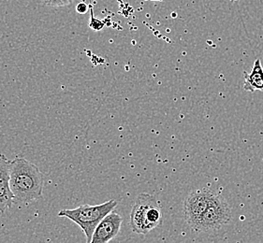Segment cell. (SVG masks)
Masks as SVG:
<instances>
[{
	"instance_id": "6da1fadb",
	"label": "cell",
	"mask_w": 263,
	"mask_h": 243,
	"mask_svg": "<svg viewBox=\"0 0 263 243\" xmlns=\"http://www.w3.org/2000/svg\"><path fill=\"white\" fill-rule=\"evenodd\" d=\"M11 189L15 202L27 204L42 198L44 176L35 164L22 156L11 160Z\"/></svg>"
},
{
	"instance_id": "7a4b0ae2",
	"label": "cell",
	"mask_w": 263,
	"mask_h": 243,
	"mask_svg": "<svg viewBox=\"0 0 263 243\" xmlns=\"http://www.w3.org/2000/svg\"><path fill=\"white\" fill-rule=\"evenodd\" d=\"M161 206L155 196L142 193L139 195L130 212V228L133 232L147 235L162 224Z\"/></svg>"
},
{
	"instance_id": "3957f363",
	"label": "cell",
	"mask_w": 263,
	"mask_h": 243,
	"mask_svg": "<svg viewBox=\"0 0 263 243\" xmlns=\"http://www.w3.org/2000/svg\"><path fill=\"white\" fill-rule=\"evenodd\" d=\"M117 204V201L111 199L99 205H82L73 210H62L58 212V216L68 218L77 224L85 234L86 242L91 243L98 225L116 209Z\"/></svg>"
},
{
	"instance_id": "277c9868",
	"label": "cell",
	"mask_w": 263,
	"mask_h": 243,
	"mask_svg": "<svg viewBox=\"0 0 263 243\" xmlns=\"http://www.w3.org/2000/svg\"><path fill=\"white\" fill-rule=\"evenodd\" d=\"M232 220L231 207L221 196L216 195L204 213L195 231L209 232L216 231L228 225Z\"/></svg>"
},
{
	"instance_id": "5b68a950",
	"label": "cell",
	"mask_w": 263,
	"mask_h": 243,
	"mask_svg": "<svg viewBox=\"0 0 263 243\" xmlns=\"http://www.w3.org/2000/svg\"><path fill=\"white\" fill-rule=\"evenodd\" d=\"M216 194L209 189H200L191 192L184 201V220L193 230L199 225L200 218L209 207Z\"/></svg>"
},
{
	"instance_id": "8992f818",
	"label": "cell",
	"mask_w": 263,
	"mask_h": 243,
	"mask_svg": "<svg viewBox=\"0 0 263 243\" xmlns=\"http://www.w3.org/2000/svg\"><path fill=\"white\" fill-rule=\"evenodd\" d=\"M11 160L0 153V213L10 210L15 202L14 195L11 189Z\"/></svg>"
},
{
	"instance_id": "52a82bcc",
	"label": "cell",
	"mask_w": 263,
	"mask_h": 243,
	"mask_svg": "<svg viewBox=\"0 0 263 243\" xmlns=\"http://www.w3.org/2000/svg\"><path fill=\"white\" fill-rule=\"evenodd\" d=\"M123 218L116 212L107 214L96 228L91 243H107L116 238L120 231Z\"/></svg>"
},
{
	"instance_id": "ba28073f",
	"label": "cell",
	"mask_w": 263,
	"mask_h": 243,
	"mask_svg": "<svg viewBox=\"0 0 263 243\" xmlns=\"http://www.w3.org/2000/svg\"><path fill=\"white\" fill-rule=\"evenodd\" d=\"M243 90L248 91L250 93H254L256 91H263V68L260 59H257L250 73L243 71Z\"/></svg>"
},
{
	"instance_id": "9c48e42d",
	"label": "cell",
	"mask_w": 263,
	"mask_h": 243,
	"mask_svg": "<svg viewBox=\"0 0 263 243\" xmlns=\"http://www.w3.org/2000/svg\"><path fill=\"white\" fill-rule=\"evenodd\" d=\"M42 5L51 8H60L69 6L73 2V0H39Z\"/></svg>"
},
{
	"instance_id": "30bf717a",
	"label": "cell",
	"mask_w": 263,
	"mask_h": 243,
	"mask_svg": "<svg viewBox=\"0 0 263 243\" xmlns=\"http://www.w3.org/2000/svg\"><path fill=\"white\" fill-rule=\"evenodd\" d=\"M104 27L103 22L100 21L97 18H94V16H92V20L89 22V27H91L93 30L99 31L100 29H102Z\"/></svg>"
},
{
	"instance_id": "8fae6325",
	"label": "cell",
	"mask_w": 263,
	"mask_h": 243,
	"mask_svg": "<svg viewBox=\"0 0 263 243\" xmlns=\"http://www.w3.org/2000/svg\"><path fill=\"white\" fill-rule=\"evenodd\" d=\"M76 10H77V12L80 13V14H85L87 11H88V7L84 2H81L76 7Z\"/></svg>"
},
{
	"instance_id": "7c38bea8",
	"label": "cell",
	"mask_w": 263,
	"mask_h": 243,
	"mask_svg": "<svg viewBox=\"0 0 263 243\" xmlns=\"http://www.w3.org/2000/svg\"><path fill=\"white\" fill-rule=\"evenodd\" d=\"M149 1H153V2H161L163 0H149Z\"/></svg>"
},
{
	"instance_id": "4fadbf2b",
	"label": "cell",
	"mask_w": 263,
	"mask_h": 243,
	"mask_svg": "<svg viewBox=\"0 0 263 243\" xmlns=\"http://www.w3.org/2000/svg\"><path fill=\"white\" fill-rule=\"evenodd\" d=\"M231 1H237V0H231Z\"/></svg>"
}]
</instances>
